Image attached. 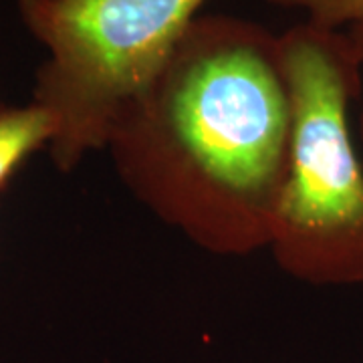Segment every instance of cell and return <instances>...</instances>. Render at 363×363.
Instances as JSON below:
<instances>
[{
    "instance_id": "6da1fadb",
    "label": "cell",
    "mask_w": 363,
    "mask_h": 363,
    "mask_svg": "<svg viewBox=\"0 0 363 363\" xmlns=\"http://www.w3.org/2000/svg\"><path fill=\"white\" fill-rule=\"evenodd\" d=\"M291 140L279 35L245 16L202 13L105 152L157 220L204 252L238 259L269 248Z\"/></svg>"
},
{
    "instance_id": "7a4b0ae2",
    "label": "cell",
    "mask_w": 363,
    "mask_h": 363,
    "mask_svg": "<svg viewBox=\"0 0 363 363\" xmlns=\"http://www.w3.org/2000/svg\"><path fill=\"white\" fill-rule=\"evenodd\" d=\"M293 140L269 252L293 281L363 285V154L353 107L363 61L347 30L309 23L279 35Z\"/></svg>"
},
{
    "instance_id": "3957f363",
    "label": "cell",
    "mask_w": 363,
    "mask_h": 363,
    "mask_svg": "<svg viewBox=\"0 0 363 363\" xmlns=\"http://www.w3.org/2000/svg\"><path fill=\"white\" fill-rule=\"evenodd\" d=\"M208 0H16L47 49L33 101L55 123V168L77 169L147 99Z\"/></svg>"
},
{
    "instance_id": "277c9868",
    "label": "cell",
    "mask_w": 363,
    "mask_h": 363,
    "mask_svg": "<svg viewBox=\"0 0 363 363\" xmlns=\"http://www.w3.org/2000/svg\"><path fill=\"white\" fill-rule=\"evenodd\" d=\"M52 133L51 116L35 101L23 107L0 104V192L28 157L49 150Z\"/></svg>"
},
{
    "instance_id": "5b68a950",
    "label": "cell",
    "mask_w": 363,
    "mask_h": 363,
    "mask_svg": "<svg viewBox=\"0 0 363 363\" xmlns=\"http://www.w3.org/2000/svg\"><path fill=\"white\" fill-rule=\"evenodd\" d=\"M271 6L307 14L313 26L325 30H350L363 26V0H267Z\"/></svg>"
},
{
    "instance_id": "8992f818",
    "label": "cell",
    "mask_w": 363,
    "mask_h": 363,
    "mask_svg": "<svg viewBox=\"0 0 363 363\" xmlns=\"http://www.w3.org/2000/svg\"><path fill=\"white\" fill-rule=\"evenodd\" d=\"M347 35H350L351 40H353V45H355V49H357V52H359V57H362L363 61V26L350 28Z\"/></svg>"
},
{
    "instance_id": "52a82bcc",
    "label": "cell",
    "mask_w": 363,
    "mask_h": 363,
    "mask_svg": "<svg viewBox=\"0 0 363 363\" xmlns=\"http://www.w3.org/2000/svg\"><path fill=\"white\" fill-rule=\"evenodd\" d=\"M355 130H357V140H359V147H362V154H363V97H362V101H359V109H357Z\"/></svg>"
}]
</instances>
